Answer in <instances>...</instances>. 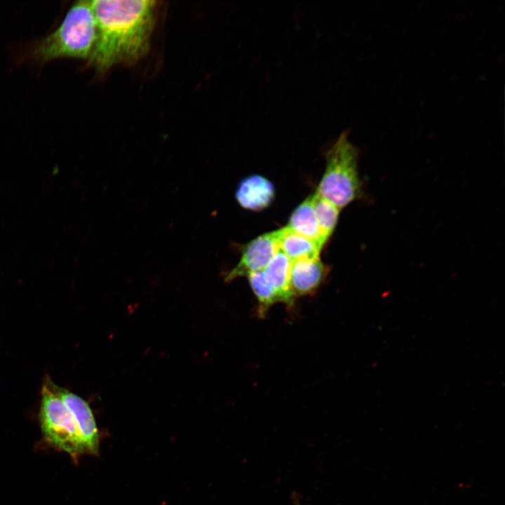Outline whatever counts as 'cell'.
<instances>
[{
	"label": "cell",
	"mask_w": 505,
	"mask_h": 505,
	"mask_svg": "<svg viewBox=\"0 0 505 505\" xmlns=\"http://www.w3.org/2000/svg\"><path fill=\"white\" fill-rule=\"evenodd\" d=\"M97 22V39L88 58L105 73L118 64H133L149 50L156 1H90Z\"/></svg>",
	"instance_id": "cell-1"
},
{
	"label": "cell",
	"mask_w": 505,
	"mask_h": 505,
	"mask_svg": "<svg viewBox=\"0 0 505 505\" xmlns=\"http://www.w3.org/2000/svg\"><path fill=\"white\" fill-rule=\"evenodd\" d=\"M97 39L90 1H77L56 29L35 44L32 57L41 63L59 58L88 59Z\"/></svg>",
	"instance_id": "cell-2"
},
{
	"label": "cell",
	"mask_w": 505,
	"mask_h": 505,
	"mask_svg": "<svg viewBox=\"0 0 505 505\" xmlns=\"http://www.w3.org/2000/svg\"><path fill=\"white\" fill-rule=\"evenodd\" d=\"M358 152L342 133L326 152L325 170L316 194L342 209L362 194L358 168Z\"/></svg>",
	"instance_id": "cell-3"
},
{
	"label": "cell",
	"mask_w": 505,
	"mask_h": 505,
	"mask_svg": "<svg viewBox=\"0 0 505 505\" xmlns=\"http://www.w3.org/2000/svg\"><path fill=\"white\" fill-rule=\"evenodd\" d=\"M41 428L47 443L70 454L74 460L87 454L75 418L56 389L47 379L41 391L39 412Z\"/></svg>",
	"instance_id": "cell-4"
},
{
	"label": "cell",
	"mask_w": 505,
	"mask_h": 505,
	"mask_svg": "<svg viewBox=\"0 0 505 505\" xmlns=\"http://www.w3.org/2000/svg\"><path fill=\"white\" fill-rule=\"evenodd\" d=\"M278 250L277 230L256 237L243 248L240 261L227 274L225 281L264 270Z\"/></svg>",
	"instance_id": "cell-5"
},
{
	"label": "cell",
	"mask_w": 505,
	"mask_h": 505,
	"mask_svg": "<svg viewBox=\"0 0 505 505\" xmlns=\"http://www.w3.org/2000/svg\"><path fill=\"white\" fill-rule=\"evenodd\" d=\"M56 389L75 418L87 454L97 455L99 432L88 403L80 396L58 385Z\"/></svg>",
	"instance_id": "cell-6"
},
{
	"label": "cell",
	"mask_w": 505,
	"mask_h": 505,
	"mask_svg": "<svg viewBox=\"0 0 505 505\" xmlns=\"http://www.w3.org/2000/svg\"><path fill=\"white\" fill-rule=\"evenodd\" d=\"M328 271L319 257L291 262L290 283L295 297L314 294L325 280Z\"/></svg>",
	"instance_id": "cell-7"
},
{
	"label": "cell",
	"mask_w": 505,
	"mask_h": 505,
	"mask_svg": "<svg viewBox=\"0 0 505 505\" xmlns=\"http://www.w3.org/2000/svg\"><path fill=\"white\" fill-rule=\"evenodd\" d=\"M274 198V187L265 177L253 175L238 184L236 198L245 209L258 211L268 207Z\"/></svg>",
	"instance_id": "cell-8"
},
{
	"label": "cell",
	"mask_w": 505,
	"mask_h": 505,
	"mask_svg": "<svg viewBox=\"0 0 505 505\" xmlns=\"http://www.w3.org/2000/svg\"><path fill=\"white\" fill-rule=\"evenodd\" d=\"M291 261L278 250L267 267L262 270L264 276L275 291L279 302L288 307L294 304L295 296L290 283Z\"/></svg>",
	"instance_id": "cell-9"
},
{
	"label": "cell",
	"mask_w": 505,
	"mask_h": 505,
	"mask_svg": "<svg viewBox=\"0 0 505 505\" xmlns=\"http://www.w3.org/2000/svg\"><path fill=\"white\" fill-rule=\"evenodd\" d=\"M278 231V249L291 262L318 258L321 248L287 227Z\"/></svg>",
	"instance_id": "cell-10"
},
{
	"label": "cell",
	"mask_w": 505,
	"mask_h": 505,
	"mask_svg": "<svg viewBox=\"0 0 505 505\" xmlns=\"http://www.w3.org/2000/svg\"><path fill=\"white\" fill-rule=\"evenodd\" d=\"M287 227L317 243L321 248L325 244L315 216L311 196L308 197L295 209L290 217Z\"/></svg>",
	"instance_id": "cell-11"
},
{
	"label": "cell",
	"mask_w": 505,
	"mask_h": 505,
	"mask_svg": "<svg viewBox=\"0 0 505 505\" xmlns=\"http://www.w3.org/2000/svg\"><path fill=\"white\" fill-rule=\"evenodd\" d=\"M311 200L321 235L325 243L336 227L340 209L316 193L311 196Z\"/></svg>",
	"instance_id": "cell-12"
},
{
	"label": "cell",
	"mask_w": 505,
	"mask_h": 505,
	"mask_svg": "<svg viewBox=\"0 0 505 505\" xmlns=\"http://www.w3.org/2000/svg\"><path fill=\"white\" fill-rule=\"evenodd\" d=\"M250 285L258 302V316L264 318L269 308L279 302L278 297L266 279L262 271L252 272L247 276Z\"/></svg>",
	"instance_id": "cell-13"
},
{
	"label": "cell",
	"mask_w": 505,
	"mask_h": 505,
	"mask_svg": "<svg viewBox=\"0 0 505 505\" xmlns=\"http://www.w3.org/2000/svg\"><path fill=\"white\" fill-rule=\"evenodd\" d=\"M295 505H300V504L297 503V501H296Z\"/></svg>",
	"instance_id": "cell-14"
}]
</instances>
